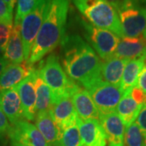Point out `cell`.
I'll use <instances>...</instances> for the list:
<instances>
[{"instance_id": "cell-11", "label": "cell", "mask_w": 146, "mask_h": 146, "mask_svg": "<svg viewBox=\"0 0 146 146\" xmlns=\"http://www.w3.org/2000/svg\"><path fill=\"white\" fill-rule=\"evenodd\" d=\"M99 122L104 131L108 145L123 146L125 125L117 113L100 115Z\"/></svg>"}, {"instance_id": "cell-25", "label": "cell", "mask_w": 146, "mask_h": 146, "mask_svg": "<svg viewBox=\"0 0 146 146\" xmlns=\"http://www.w3.org/2000/svg\"><path fill=\"white\" fill-rule=\"evenodd\" d=\"M61 146H83L77 123L71 124L63 131Z\"/></svg>"}, {"instance_id": "cell-14", "label": "cell", "mask_w": 146, "mask_h": 146, "mask_svg": "<svg viewBox=\"0 0 146 146\" xmlns=\"http://www.w3.org/2000/svg\"><path fill=\"white\" fill-rule=\"evenodd\" d=\"M49 113L62 131L76 123L78 117L71 97L63 98L56 101L49 110Z\"/></svg>"}, {"instance_id": "cell-20", "label": "cell", "mask_w": 146, "mask_h": 146, "mask_svg": "<svg viewBox=\"0 0 146 146\" xmlns=\"http://www.w3.org/2000/svg\"><path fill=\"white\" fill-rule=\"evenodd\" d=\"M34 83L36 89V114L49 112L54 104L52 92L43 80L36 68L34 70Z\"/></svg>"}, {"instance_id": "cell-1", "label": "cell", "mask_w": 146, "mask_h": 146, "mask_svg": "<svg viewBox=\"0 0 146 146\" xmlns=\"http://www.w3.org/2000/svg\"><path fill=\"white\" fill-rule=\"evenodd\" d=\"M60 46L63 68L72 80L87 90L102 80V62L82 36L66 33Z\"/></svg>"}, {"instance_id": "cell-12", "label": "cell", "mask_w": 146, "mask_h": 146, "mask_svg": "<svg viewBox=\"0 0 146 146\" xmlns=\"http://www.w3.org/2000/svg\"><path fill=\"white\" fill-rule=\"evenodd\" d=\"M115 57L132 60L146 57V39L144 35L137 37H122L115 50Z\"/></svg>"}, {"instance_id": "cell-4", "label": "cell", "mask_w": 146, "mask_h": 146, "mask_svg": "<svg viewBox=\"0 0 146 146\" xmlns=\"http://www.w3.org/2000/svg\"><path fill=\"white\" fill-rule=\"evenodd\" d=\"M36 69L51 90L54 103L63 98H72L73 94L80 88L65 73L61 66L59 57L56 54L51 53L46 59L41 60Z\"/></svg>"}, {"instance_id": "cell-24", "label": "cell", "mask_w": 146, "mask_h": 146, "mask_svg": "<svg viewBox=\"0 0 146 146\" xmlns=\"http://www.w3.org/2000/svg\"><path fill=\"white\" fill-rule=\"evenodd\" d=\"M123 146H146L145 139L136 122L126 127Z\"/></svg>"}, {"instance_id": "cell-34", "label": "cell", "mask_w": 146, "mask_h": 146, "mask_svg": "<svg viewBox=\"0 0 146 146\" xmlns=\"http://www.w3.org/2000/svg\"><path fill=\"white\" fill-rule=\"evenodd\" d=\"M7 3V5L8 6V7L10 8V10L11 11H13L14 10V7H15V5L17 3V0H3Z\"/></svg>"}, {"instance_id": "cell-36", "label": "cell", "mask_w": 146, "mask_h": 146, "mask_svg": "<svg viewBox=\"0 0 146 146\" xmlns=\"http://www.w3.org/2000/svg\"><path fill=\"white\" fill-rule=\"evenodd\" d=\"M3 54H4V50L0 48V58L2 57V56H3Z\"/></svg>"}, {"instance_id": "cell-32", "label": "cell", "mask_w": 146, "mask_h": 146, "mask_svg": "<svg viewBox=\"0 0 146 146\" xmlns=\"http://www.w3.org/2000/svg\"><path fill=\"white\" fill-rule=\"evenodd\" d=\"M137 87L140 88L143 91V93L146 95V63H144V67L139 76Z\"/></svg>"}, {"instance_id": "cell-9", "label": "cell", "mask_w": 146, "mask_h": 146, "mask_svg": "<svg viewBox=\"0 0 146 146\" xmlns=\"http://www.w3.org/2000/svg\"><path fill=\"white\" fill-rule=\"evenodd\" d=\"M7 135L12 146H48L36 126L21 120L11 125Z\"/></svg>"}, {"instance_id": "cell-16", "label": "cell", "mask_w": 146, "mask_h": 146, "mask_svg": "<svg viewBox=\"0 0 146 146\" xmlns=\"http://www.w3.org/2000/svg\"><path fill=\"white\" fill-rule=\"evenodd\" d=\"M0 108L11 125L25 119L21 98L15 87L0 93Z\"/></svg>"}, {"instance_id": "cell-35", "label": "cell", "mask_w": 146, "mask_h": 146, "mask_svg": "<svg viewBox=\"0 0 146 146\" xmlns=\"http://www.w3.org/2000/svg\"><path fill=\"white\" fill-rule=\"evenodd\" d=\"M108 2H110L114 7H116L117 5H119L121 2H123V0H107Z\"/></svg>"}, {"instance_id": "cell-23", "label": "cell", "mask_w": 146, "mask_h": 146, "mask_svg": "<svg viewBox=\"0 0 146 146\" xmlns=\"http://www.w3.org/2000/svg\"><path fill=\"white\" fill-rule=\"evenodd\" d=\"M143 105L138 104L135 100L131 97L130 93L123 95L117 106V115L123 122L125 127L135 122L139 115Z\"/></svg>"}, {"instance_id": "cell-28", "label": "cell", "mask_w": 146, "mask_h": 146, "mask_svg": "<svg viewBox=\"0 0 146 146\" xmlns=\"http://www.w3.org/2000/svg\"><path fill=\"white\" fill-rule=\"evenodd\" d=\"M13 26L0 23V48L5 50V48L10 39Z\"/></svg>"}, {"instance_id": "cell-30", "label": "cell", "mask_w": 146, "mask_h": 146, "mask_svg": "<svg viewBox=\"0 0 146 146\" xmlns=\"http://www.w3.org/2000/svg\"><path fill=\"white\" fill-rule=\"evenodd\" d=\"M130 95L138 104L144 105V102L145 100L146 95L143 93V91L140 88H138L137 86L134 87L131 90Z\"/></svg>"}, {"instance_id": "cell-37", "label": "cell", "mask_w": 146, "mask_h": 146, "mask_svg": "<svg viewBox=\"0 0 146 146\" xmlns=\"http://www.w3.org/2000/svg\"><path fill=\"white\" fill-rule=\"evenodd\" d=\"M143 35H144V36H145V39H146V28H145V32H144V34H143Z\"/></svg>"}, {"instance_id": "cell-27", "label": "cell", "mask_w": 146, "mask_h": 146, "mask_svg": "<svg viewBox=\"0 0 146 146\" xmlns=\"http://www.w3.org/2000/svg\"><path fill=\"white\" fill-rule=\"evenodd\" d=\"M0 23L13 26V11L3 0H0Z\"/></svg>"}, {"instance_id": "cell-31", "label": "cell", "mask_w": 146, "mask_h": 146, "mask_svg": "<svg viewBox=\"0 0 146 146\" xmlns=\"http://www.w3.org/2000/svg\"><path fill=\"white\" fill-rule=\"evenodd\" d=\"M10 128L11 125L8 119L6 117L5 114L3 112L2 109L0 108V134L7 133Z\"/></svg>"}, {"instance_id": "cell-5", "label": "cell", "mask_w": 146, "mask_h": 146, "mask_svg": "<svg viewBox=\"0 0 146 146\" xmlns=\"http://www.w3.org/2000/svg\"><path fill=\"white\" fill-rule=\"evenodd\" d=\"M76 26L84 37V40L94 50L103 61L114 56L120 37L112 32L94 26L84 17L74 15Z\"/></svg>"}, {"instance_id": "cell-22", "label": "cell", "mask_w": 146, "mask_h": 146, "mask_svg": "<svg viewBox=\"0 0 146 146\" xmlns=\"http://www.w3.org/2000/svg\"><path fill=\"white\" fill-rule=\"evenodd\" d=\"M144 58L129 60L126 64L120 84V89L124 95L129 94L131 90L137 86L139 76L144 67Z\"/></svg>"}, {"instance_id": "cell-6", "label": "cell", "mask_w": 146, "mask_h": 146, "mask_svg": "<svg viewBox=\"0 0 146 146\" xmlns=\"http://www.w3.org/2000/svg\"><path fill=\"white\" fill-rule=\"evenodd\" d=\"M124 36L137 37L146 28V3L143 0H123L115 7Z\"/></svg>"}, {"instance_id": "cell-8", "label": "cell", "mask_w": 146, "mask_h": 146, "mask_svg": "<svg viewBox=\"0 0 146 146\" xmlns=\"http://www.w3.org/2000/svg\"><path fill=\"white\" fill-rule=\"evenodd\" d=\"M100 115L114 113L117 106L123 97L120 87L101 80L88 90Z\"/></svg>"}, {"instance_id": "cell-21", "label": "cell", "mask_w": 146, "mask_h": 146, "mask_svg": "<svg viewBox=\"0 0 146 146\" xmlns=\"http://www.w3.org/2000/svg\"><path fill=\"white\" fill-rule=\"evenodd\" d=\"M3 57L12 64H20L25 60L24 48L21 36V25H14Z\"/></svg>"}, {"instance_id": "cell-33", "label": "cell", "mask_w": 146, "mask_h": 146, "mask_svg": "<svg viewBox=\"0 0 146 146\" xmlns=\"http://www.w3.org/2000/svg\"><path fill=\"white\" fill-rule=\"evenodd\" d=\"M11 63H9L8 60H7L3 56L0 58V76L2 75V73L4 72L6 68H7Z\"/></svg>"}, {"instance_id": "cell-19", "label": "cell", "mask_w": 146, "mask_h": 146, "mask_svg": "<svg viewBox=\"0 0 146 146\" xmlns=\"http://www.w3.org/2000/svg\"><path fill=\"white\" fill-rule=\"evenodd\" d=\"M129 60L118 57H111L103 61L101 70L102 80L106 83L120 87L123 73Z\"/></svg>"}, {"instance_id": "cell-17", "label": "cell", "mask_w": 146, "mask_h": 146, "mask_svg": "<svg viewBox=\"0 0 146 146\" xmlns=\"http://www.w3.org/2000/svg\"><path fill=\"white\" fill-rule=\"evenodd\" d=\"M33 65H30L27 61L20 64H12L6 68L0 76V93L16 87L34 69Z\"/></svg>"}, {"instance_id": "cell-15", "label": "cell", "mask_w": 146, "mask_h": 146, "mask_svg": "<svg viewBox=\"0 0 146 146\" xmlns=\"http://www.w3.org/2000/svg\"><path fill=\"white\" fill-rule=\"evenodd\" d=\"M72 100L79 119L84 121L99 120V111L87 89L80 87L73 94Z\"/></svg>"}, {"instance_id": "cell-18", "label": "cell", "mask_w": 146, "mask_h": 146, "mask_svg": "<svg viewBox=\"0 0 146 146\" xmlns=\"http://www.w3.org/2000/svg\"><path fill=\"white\" fill-rule=\"evenodd\" d=\"M36 127L46 140L48 146H61L63 131L53 120L49 112L37 113Z\"/></svg>"}, {"instance_id": "cell-29", "label": "cell", "mask_w": 146, "mask_h": 146, "mask_svg": "<svg viewBox=\"0 0 146 146\" xmlns=\"http://www.w3.org/2000/svg\"><path fill=\"white\" fill-rule=\"evenodd\" d=\"M136 123L141 128L146 142V106H143L136 119Z\"/></svg>"}, {"instance_id": "cell-26", "label": "cell", "mask_w": 146, "mask_h": 146, "mask_svg": "<svg viewBox=\"0 0 146 146\" xmlns=\"http://www.w3.org/2000/svg\"><path fill=\"white\" fill-rule=\"evenodd\" d=\"M37 1L38 0H17L14 25H21L23 18L33 9Z\"/></svg>"}, {"instance_id": "cell-13", "label": "cell", "mask_w": 146, "mask_h": 146, "mask_svg": "<svg viewBox=\"0 0 146 146\" xmlns=\"http://www.w3.org/2000/svg\"><path fill=\"white\" fill-rule=\"evenodd\" d=\"M76 123L83 146H106V135L99 120L84 121L77 117Z\"/></svg>"}, {"instance_id": "cell-3", "label": "cell", "mask_w": 146, "mask_h": 146, "mask_svg": "<svg viewBox=\"0 0 146 146\" xmlns=\"http://www.w3.org/2000/svg\"><path fill=\"white\" fill-rule=\"evenodd\" d=\"M74 7L94 26L112 32L124 37L115 7L107 0H71Z\"/></svg>"}, {"instance_id": "cell-2", "label": "cell", "mask_w": 146, "mask_h": 146, "mask_svg": "<svg viewBox=\"0 0 146 146\" xmlns=\"http://www.w3.org/2000/svg\"><path fill=\"white\" fill-rule=\"evenodd\" d=\"M71 0H50L46 13L32 48L28 63L40 62L61 44L67 33Z\"/></svg>"}, {"instance_id": "cell-10", "label": "cell", "mask_w": 146, "mask_h": 146, "mask_svg": "<svg viewBox=\"0 0 146 146\" xmlns=\"http://www.w3.org/2000/svg\"><path fill=\"white\" fill-rule=\"evenodd\" d=\"M34 70L15 87L21 98L24 118L28 121L35 120L36 114Z\"/></svg>"}, {"instance_id": "cell-7", "label": "cell", "mask_w": 146, "mask_h": 146, "mask_svg": "<svg viewBox=\"0 0 146 146\" xmlns=\"http://www.w3.org/2000/svg\"><path fill=\"white\" fill-rule=\"evenodd\" d=\"M50 0H38L33 9L21 22V36L24 48L25 60L28 62L32 48L40 31L46 13Z\"/></svg>"}, {"instance_id": "cell-38", "label": "cell", "mask_w": 146, "mask_h": 146, "mask_svg": "<svg viewBox=\"0 0 146 146\" xmlns=\"http://www.w3.org/2000/svg\"><path fill=\"white\" fill-rule=\"evenodd\" d=\"M143 1H144V2H145V3H146V0H143Z\"/></svg>"}]
</instances>
